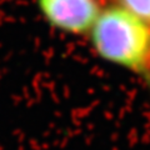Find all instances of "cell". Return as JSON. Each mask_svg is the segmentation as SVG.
Returning <instances> with one entry per match:
<instances>
[{"label":"cell","instance_id":"3957f363","mask_svg":"<svg viewBox=\"0 0 150 150\" xmlns=\"http://www.w3.org/2000/svg\"><path fill=\"white\" fill-rule=\"evenodd\" d=\"M120 6L133 13L140 20L150 24V0H120Z\"/></svg>","mask_w":150,"mask_h":150},{"label":"cell","instance_id":"6da1fadb","mask_svg":"<svg viewBox=\"0 0 150 150\" xmlns=\"http://www.w3.org/2000/svg\"><path fill=\"white\" fill-rule=\"evenodd\" d=\"M94 49L106 62L150 75L149 25L123 6L101 10L90 29Z\"/></svg>","mask_w":150,"mask_h":150},{"label":"cell","instance_id":"7a4b0ae2","mask_svg":"<svg viewBox=\"0 0 150 150\" xmlns=\"http://www.w3.org/2000/svg\"><path fill=\"white\" fill-rule=\"evenodd\" d=\"M39 8L51 26L69 34L90 31L101 11L98 0H39Z\"/></svg>","mask_w":150,"mask_h":150}]
</instances>
